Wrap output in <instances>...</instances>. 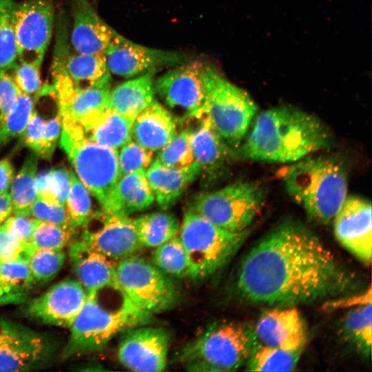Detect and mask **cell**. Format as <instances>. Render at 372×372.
Listing matches in <instances>:
<instances>
[{
  "mask_svg": "<svg viewBox=\"0 0 372 372\" xmlns=\"http://www.w3.org/2000/svg\"><path fill=\"white\" fill-rule=\"evenodd\" d=\"M200 174V167L196 162L188 168L176 169L154 159L145 170L155 202L165 211L178 202L188 186Z\"/></svg>",
  "mask_w": 372,
  "mask_h": 372,
  "instance_id": "26",
  "label": "cell"
},
{
  "mask_svg": "<svg viewBox=\"0 0 372 372\" xmlns=\"http://www.w3.org/2000/svg\"><path fill=\"white\" fill-rule=\"evenodd\" d=\"M152 314L136 307L116 281L87 293L73 321L63 359L97 351L118 333L145 325Z\"/></svg>",
  "mask_w": 372,
  "mask_h": 372,
  "instance_id": "3",
  "label": "cell"
},
{
  "mask_svg": "<svg viewBox=\"0 0 372 372\" xmlns=\"http://www.w3.org/2000/svg\"><path fill=\"white\" fill-rule=\"evenodd\" d=\"M155 202L145 171L121 176L101 209L130 216L149 209Z\"/></svg>",
  "mask_w": 372,
  "mask_h": 372,
  "instance_id": "27",
  "label": "cell"
},
{
  "mask_svg": "<svg viewBox=\"0 0 372 372\" xmlns=\"http://www.w3.org/2000/svg\"><path fill=\"white\" fill-rule=\"evenodd\" d=\"M154 153L134 140H130L118 149L120 175L136 171H145L152 164Z\"/></svg>",
  "mask_w": 372,
  "mask_h": 372,
  "instance_id": "43",
  "label": "cell"
},
{
  "mask_svg": "<svg viewBox=\"0 0 372 372\" xmlns=\"http://www.w3.org/2000/svg\"><path fill=\"white\" fill-rule=\"evenodd\" d=\"M13 207L10 194H0V225L2 224L12 214Z\"/></svg>",
  "mask_w": 372,
  "mask_h": 372,
  "instance_id": "53",
  "label": "cell"
},
{
  "mask_svg": "<svg viewBox=\"0 0 372 372\" xmlns=\"http://www.w3.org/2000/svg\"><path fill=\"white\" fill-rule=\"evenodd\" d=\"M193 119L196 125L190 128L194 161L200 166L201 174L211 178L218 177L236 159V150L223 141L203 111Z\"/></svg>",
  "mask_w": 372,
  "mask_h": 372,
  "instance_id": "22",
  "label": "cell"
},
{
  "mask_svg": "<svg viewBox=\"0 0 372 372\" xmlns=\"http://www.w3.org/2000/svg\"><path fill=\"white\" fill-rule=\"evenodd\" d=\"M70 187V171L52 169L37 177V197L52 204L65 205Z\"/></svg>",
  "mask_w": 372,
  "mask_h": 372,
  "instance_id": "39",
  "label": "cell"
},
{
  "mask_svg": "<svg viewBox=\"0 0 372 372\" xmlns=\"http://www.w3.org/2000/svg\"><path fill=\"white\" fill-rule=\"evenodd\" d=\"M111 74L132 79L165 68H172L185 61L183 54L149 48L121 36L105 52Z\"/></svg>",
  "mask_w": 372,
  "mask_h": 372,
  "instance_id": "17",
  "label": "cell"
},
{
  "mask_svg": "<svg viewBox=\"0 0 372 372\" xmlns=\"http://www.w3.org/2000/svg\"><path fill=\"white\" fill-rule=\"evenodd\" d=\"M70 43L79 53H103L122 36L97 13L90 0H70Z\"/></svg>",
  "mask_w": 372,
  "mask_h": 372,
  "instance_id": "20",
  "label": "cell"
},
{
  "mask_svg": "<svg viewBox=\"0 0 372 372\" xmlns=\"http://www.w3.org/2000/svg\"><path fill=\"white\" fill-rule=\"evenodd\" d=\"M44 121L45 120L34 110L23 134L20 136L23 145L38 156L41 149Z\"/></svg>",
  "mask_w": 372,
  "mask_h": 372,
  "instance_id": "50",
  "label": "cell"
},
{
  "mask_svg": "<svg viewBox=\"0 0 372 372\" xmlns=\"http://www.w3.org/2000/svg\"><path fill=\"white\" fill-rule=\"evenodd\" d=\"M82 227L81 239L114 261L134 255L143 247L130 216L101 209Z\"/></svg>",
  "mask_w": 372,
  "mask_h": 372,
  "instance_id": "13",
  "label": "cell"
},
{
  "mask_svg": "<svg viewBox=\"0 0 372 372\" xmlns=\"http://www.w3.org/2000/svg\"><path fill=\"white\" fill-rule=\"evenodd\" d=\"M154 159L165 166L176 169H185L192 166L195 161L191 144L190 126L178 131L157 152Z\"/></svg>",
  "mask_w": 372,
  "mask_h": 372,
  "instance_id": "36",
  "label": "cell"
},
{
  "mask_svg": "<svg viewBox=\"0 0 372 372\" xmlns=\"http://www.w3.org/2000/svg\"><path fill=\"white\" fill-rule=\"evenodd\" d=\"M348 170L333 155H308L289 164L283 173L285 189L312 220L333 222L348 191Z\"/></svg>",
  "mask_w": 372,
  "mask_h": 372,
  "instance_id": "4",
  "label": "cell"
},
{
  "mask_svg": "<svg viewBox=\"0 0 372 372\" xmlns=\"http://www.w3.org/2000/svg\"><path fill=\"white\" fill-rule=\"evenodd\" d=\"M371 302V287L360 295L351 296L337 300L329 301L324 307L328 309L355 307Z\"/></svg>",
  "mask_w": 372,
  "mask_h": 372,
  "instance_id": "51",
  "label": "cell"
},
{
  "mask_svg": "<svg viewBox=\"0 0 372 372\" xmlns=\"http://www.w3.org/2000/svg\"><path fill=\"white\" fill-rule=\"evenodd\" d=\"M202 111L223 141L236 150L249 132L258 106L245 91L209 64Z\"/></svg>",
  "mask_w": 372,
  "mask_h": 372,
  "instance_id": "6",
  "label": "cell"
},
{
  "mask_svg": "<svg viewBox=\"0 0 372 372\" xmlns=\"http://www.w3.org/2000/svg\"><path fill=\"white\" fill-rule=\"evenodd\" d=\"M50 85L61 123L82 127L107 108L111 82L78 87L65 74L52 71Z\"/></svg>",
  "mask_w": 372,
  "mask_h": 372,
  "instance_id": "14",
  "label": "cell"
},
{
  "mask_svg": "<svg viewBox=\"0 0 372 372\" xmlns=\"http://www.w3.org/2000/svg\"><path fill=\"white\" fill-rule=\"evenodd\" d=\"M171 278L136 254L116 263V282L136 307L152 314L169 310L178 302L179 289Z\"/></svg>",
  "mask_w": 372,
  "mask_h": 372,
  "instance_id": "10",
  "label": "cell"
},
{
  "mask_svg": "<svg viewBox=\"0 0 372 372\" xmlns=\"http://www.w3.org/2000/svg\"><path fill=\"white\" fill-rule=\"evenodd\" d=\"M143 247H156L178 234L180 223L172 214L155 211L133 218Z\"/></svg>",
  "mask_w": 372,
  "mask_h": 372,
  "instance_id": "30",
  "label": "cell"
},
{
  "mask_svg": "<svg viewBox=\"0 0 372 372\" xmlns=\"http://www.w3.org/2000/svg\"><path fill=\"white\" fill-rule=\"evenodd\" d=\"M39 65L28 63L18 62L12 76L14 83L22 93L38 95L41 90V80Z\"/></svg>",
  "mask_w": 372,
  "mask_h": 372,
  "instance_id": "44",
  "label": "cell"
},
{
  "mask_svg": "<svg viewBox=\"0 0 372 372\" xmlns=\"http://www.w3.org/2000/svg\"><path fill=\"white\" fill-rule=\"evenodd\" d=\"M0 280L10 291L24 298L36 282L24 259L0 261Z\"/></svg>",
  "mask_w": 372,
  "mask_h": 372,
  "instance_id": "42",
  "label": "cell"
},
{
  "mask_svg": "<svg viewBox=\"0 0 372 372\" xmlns=\"http://www.w3.org/2000/svg\"><path fill=\"white\" fill-rule=\"evenodd\" d=\"M208 65L200 60L184 62L154 79L156 96L178 122L191 121L201 114Z\"/></svg>",
  "mask_w": 372,
  "mask_h": 372,
  "instance_id": "11",
  "label": "cell"
},
{
  "mask_svg": "<svg viewBox=\"0 0 372 372\" xmlns=\"http://www.w3.org/2000/svg\"><path fill=\"white\" fill-rule=\"evenodd\" d=\"M258 344L254 331L245 325L216 322L182 349L179 360L202 361L216 371H234L247 363Z\"/></svg>",
  "mask_w": 372,
  "mask_h": 372,
  "instance_id": "9",
  "label": "cell"
},
{
  "mask_svg": "<svg viewBox=\"0 0 372 372\" xmlns=\"http://www.w3.org/2000/svg\"><path fill=\"white\" fill-rule=\"evenodd\" d=\"M23 300L24 298L10 291L0 280V304L19 303Z\"/></svg>",
  "mask_w": 372,
  "mask_h": 372,
  "instance_id": "54",
  "label": "cell"
},
{
  "mask_svg": "<svg viewBox=\"0 0 372 372\" xmlns=\"http://www.w3.org/2000/svg\"><path fill=\"white\" fill-rule=\"evenodd\" d=\"M68 254L77 280L87 293L115 281L116 263L82 239L69 244Z\"/></svg>",
  "mask_w": 372,
  "mask_h": 372,
  "instance_id": "24",
  "label": "cell"
},
{
  "mask_svg": "<svg viewBox=\"0 0 372 372\" xmlns=\"http://www.w3.org/2000/svg\"><path fill=\"white\" fill-rule=\"evenodd\" d=\"M260 344L286 349H304L306 327L298 310L279 307L265 311L254 331Z\"/></svg>",
  "mask_w": 372,
  "mask_h": 372,
  "instance_id": "21",
  "label": "cell"
},
{
  "mask_svg": "<svg viewBox=\"0 0 372 372\" xmlns=\"http://www.w3.org/2000/svg\"><path fill=\"white\" fill-rule=\"evenodd\" d=\"M21 92L8 72H0V122L14 105Z\"/></svg>",
  "mask_w": 372,
  "mask_h": 372,
  "instance_id": "49",
  "label": "cell"
},
{
  "mask_svg": "<svg viewBox=\"0 0 372 372\" xmlns=\"http://www.w3.org/2000/svg\"><path fill=\"white\" fill-rule=\"evenodd\" d=\"M54 15L50 0H25L17 3L14 28L18 62L41 66L51 41Z\"/></svg>",
  "mask_w": 372,
  "mask_h": 372,
  "instance_id": "12",
  "label": "cell"
},
{
  "mask_svg": "<svg viewBox=\"0 0 372 372\" xmlns=\"http://www.w3.org/2000/svg\"><path fill=\"white\" fill-rule=\"evenodd\" d=\"M178 121L156 99L134 120L132 139L157 153L178 132Z\"/></svg>",
  "mask_w": 372,
  "mask_h": 372,
  "instance_id": "25",
  "label": "cell"
},
{
  "mask_svg": "<svg viewBox=\"0 0 372 372\" xmlns=\"http://www.w3.org/2000/svg\"><path fill=\"white\" fill-rule=\"evenodd\" d=\"M61 36L56 46L52 71L63 72L78 87L111 82L105 54L71 53L64 31Z\"/></svg>",
  "mask_w": 372,
  "mask_h": 372,
  "instance_id": "23",
  "label": "cell"
},
{
  "mask_svg": "<svg viewBox=\"0 0 372 372\" xmlns=\"http://www.w3.org/2000/svg\"><path fill=\"white\" fill-rule=\"evenodd\" d=\"M28 215L39 220L72 228L65 205L48 203L38 197L30 207Z\"/></svg>",
  "mask_w": 372,
  "mask_h": 372,
  "instance_id": "45",
  "label": "cell"
},
{
  "mask_svg": "<svg viewBox=\"0 0 372 372\" xmlns=\"http://www.w3.org/2000/svg\"><path fill=\"white\" fill-rule=\"evenodd\" d=\"M124 333L117 357L125 367L139 372L165 370L170 340L166 329L142 325Z\"/></svg>",
  "mask_w": 372,
  "mask_h": 372,
  "instance_id": "16",
  "label": "cell"
},
{
  "mask_svg": "<svg viewBox=\"0 0 372 372\" xmlns=\"http://www.w3.org/2000/svg\"><path fill=\"white\" fill-rule=\"evenodd\" d=\"M153 264L170 277L189 276V265L185 250L178 235L155 247Z\"/></svg>",
  "mask_w": 372,
  "mask_h": 372,
  "instance_id": "35",
  "label": "cell"
},
{
  "mask_svg": "<svg viewBox=\"0 0 372 372\" xmlns=\"http://www.w3.org/2000/svg\"><path fill=\"white\" fill-rule=\"evenodd\" d=\"M134 120L107 107L81 129L92 141L118 150L132 140Z\"/></svg>",
  "mask_w": 372,
  "mask_h": 372,
  "instance_id": "29",
  "label": "cell"
},
{
  "mask_svg": "<svg viewBox=\"0 0 372 372\" xmlns=\"http://www.w3.org/2000/svg\"><path fill=\"white\" fill-rule=\"evenodd\" d=\"M248 229L225 230L189 209L178 234L188 260V278L201 280L216 273L242 245Z\"/></svg>",
  "mask_w": 372,
  "mask_h": 372,
  "instance_id": "5",
  "label": "cell"
},
{
  "mask_svg": "<svg viewBox=\"0 0 372 372\" xmlns=\"http://www.w3.org/2000/svg\"><path fill=\"white\" fill-rule=\"evenodd\" d=\"M39 220L27 215L10 216L3 223L4 228L25 245H30Z\"/></svg>",
  "mask_w": 372,
  "mask_h": 372,
  "instance_id": "47",
  "label": "cell"
},
{
  "mask_svg": "<svg viewBox=\"0 0 372 372\" xmlns=\"http://www.w3.org/2000/svg\"><path fill=\"white\" fill-rule=\"evenodd\" d=\"M70 187L65 202L71 227L75 229L82 227L92 214L90 193L76 175L70 171Z\"/></svg>",
  "mask_w": 372,
  "mask_h": 372,
  "instance_id": "38",
  "label": "cell"
},
{
  "mask_svg": "<svg viewBox=\"0 0 372 372\" xmlns=\"http://www.w3.org/2000/svg\"><path fill=\"white\" fill-rule=\"evenodd\" d=\"M76 229L39 220L30 242L35 249L62 250L71 242Z\"/></svg>",
  "mask_w": 372,
  "mask_h": 372,
  "instance_id": "40",
  "label": "cell"
},
{
  "mask_svg": "<svg viewBox=\"0 0 372 372\" xmlns=\"http://www.w3.org/2000/svg\"><path fill=\"white\" fill-rule=\"evenodd\" d=\"M87 292L75 279L63 280L27 306V314L45 324L70 327L83 307Z\"/></svg>",
  "mask_w": 372,
  "mask_h": 372,
  "instance_id": "19",
  "label": "cell"
},
{
  "mask_svg": "<svg viewBox=\"0 0 372 372\" xmlns=\"http://www.w3.org/2000/svg\"><path fill=\"white\" fill-rule=\"evenodd\" d=\"M14 0H0V72L13 70L18 63L14 28Z\"/></svg>",
  "mask_w": 372,
  "mask_h": 372,
  "instance_id": "33",
  "label": "cell"
},
{
  "mask_svg": "<svg viewBox=\"0 0 372 372\" xmlns=\"http://www.w3.org/2000/svg\"><path fill=\"white\" fill-rule=\"evenodd\" d=\"M60 145L75 174L103 207L120 178L118 150L86 138L77 125L62 123Z\"/></svg>",
  "mask_w": 372,
  "mask_h": 372,
  "instance_id": "7",
  "label": "cell"
},
{
  "mask_svg": "<svg viewBox=\"0 0 372 372\" xmlns=\"http://www.w3.org/2000/svg\"><path fill=\"white\" fill-rule=\"evenodd\" d=\"M14 179V168L8 159L0 160V194L8 192Z\"/></svg>",
  "mask_w": 372,
  "mask_h": 372,
  "instance_id": "52",
  "label": "cell"
},
{
  "mask_svg": "<svg viewBox=\"0 0 372 372\" xmlns=\"http://www.w3.org/2000/svg\"><path fill=\"white\" fill-rule=\"evenodd\" d=\"M254 119L236 150V159L291 164L333 143V136L320 118L295 107H272Z\"/></svg>",
  "mask_w": 372,
  "mask_h": 372,
  "instance_id": "2",
  "label": "cell"
},
{
  "mask_svg": "<svg viewBox=\"0 0 372 372\" xmlns=\"http://www.w3.org/2000/svg\"><path fill=\"white\" fill-rule=\"evenodd\" d=\"M303 349H286L258 344L246 366L250 371H291L296 368Z\"/></svg>",
  "mask_w": 372,
  "mask_h": 372,
  "instance_id": "32",
  "label": "cell"
},
{
  "mask_svg": "<svg viewBox=\"0 0 372 372\" xmlns=\"http://www.w3.org/2000/svg\"><path fill=\"white\" fill-rule=\"evenodd\" d=\"M34 101L31 95L21 93L14 105L0 122V149L23 134L33 112Z\"/></svg>",
  "mask_w": 372,
  "mask_h": 372,
  "instance_id": "37",
  "label": "cell"
},
{
  "mask_svg": "<svg viewBox=\"0 0 372 372\" xmlns=\"http://www.w3.org/2000/svg\"><path fill=\"white\" fill-rule=\"evenodd\" d=\"M93 1H96V0H92Z\"/></svg>",
  "mask_w": 372,
  "mask_h": 372,
  "instance_id": "55",
  "label": "cell"
},
{
  "mask_svg": "<svg viewBox=\"0 0 372 372\" xmlns=\"http://www.w3.org/2000/svg\"><path fill=\"white\" fill-rule=\"evenodd\" d=\"M65 258L63 250H34L28 263L35 281L45 282L53 279L62 268Z\"/></svg>",
  "mask_w": 372,
  "mask_h": 372,
  "instance_id": "41",
  "label": "cell"
},
{
  "mask_svg": "<svg viewBox=\"0 0 372 372\" xmlns=\"http://www.w3.org/2000/svg\"><path fill=\"white\" fill-rule=\"evenodd\" d=\"M151 72L110 88L107 107L134 119L156 99L154 74Z\"/></svg>",
  "mask_w": 372,
  "mask_h": 372,
  "instance_id": "28",
  "label": "cell"
},
{
  "mask_svg": "<svg viewBox=\"0 0 372 372\" xmlns=\"http://www.w3.org/2000/svg\"><path fill=\"white\" fill-rule=\"evenodd\" d=\"M353 280L313 231L287 220L271 229L243 258L234 289L251 303L292 307L344 293Z\"/></svg>",
  "mask_w": 372,
  "mask_h": 372,
  "instance_id": "1",
  "label": "cell"
},
{
  "mask_svg": "<svg viewBox=\"0 0 372 372\" xmlns=\"http://www.w3.org/2000/svg\"><path fill=\"white\" fill-rule=\"evenodd\" d=\"M33 251L30 245H25L10 234L0 225V261L28 259Z\"/></svg>",
  "mask_w": 372,
  "mask_h": 372,
  "instance_id": "46",
  "label": "cell"
},
{
  "mask_svg": "<svg viewBox=\"0 0 372 372\" xmlns=\"http://www.w3.org/2000/svg\"><path fill=\"white\" fill-rule=\"evenodd\" d=\"M265 198L262 185L238 180L216 190L200 193L189 209L225 230L240 232L249 229L262 209Z\"/></svg>",
  "mask_w": 372,
  "mask_h": 372,
  "instance_id": "8",
  "label": "cell"
},
{
  "mask_svg": "<svg viewBox=\"0 0 372 372\" xmlns=\"http://www.w3.org/2000/svg\"><path fill=\"white\" fill-rule=\"evenodd\" d=\"M371 302L351 309L345 316L343 328L347 336L365 355H369L372 340Z\"/></svg>",
  "mask_w": 372,
  "mask_h": 372,
  "instance_id": "34",
  "label": "cell"
},
{
  "mask_svg": "<svg viewBox=\"0 0 372 372\" xmlns=\"http://www.w3.org/2000/svg\"><path fill=\"white\" fill-rule=\"evenodd\" d=\"M39 157L36 153L31 152L10 185L9 194L15 215L29 216V210L37 198V170Z\"/></svg>",
  "mask_w": 372,
  "mask_h": 372,
  "instance_id": "31",
  "label": "cell"
},
{
  "mask_svg": "<svg viewBox=\"0 0 372 372\" xmlns=\"http://www.w3.org/2000/svg\"><path fill=\"white\" fill-rule=\"evenodd\" d=\"M61 130L62 123L59 114L44 121L39 156L45 160L51 159L61 136Z\"/></svg>",
  "mask_w": 372,
  "mask_h": 372,
  "instance_id": "48",
  "label": "cell"
},
{
  "mask_svg": "<svg viewBox=\"0 0 372 372\" xmlns=\"http://www.w3.org/2000/svg\"><path fill=\"white\" fill-rule=\"evenodd\" d=\"M52 348L41 334L15 322L0 320V371H27L41 366Z\"/></svg>",
  "mask_w": 372,
  "mask_h": 372,
  "instance_id": "15",
  "label": "cell"
},
{
  "mask_svg": "<svg viewBox=\"0 0 372 372\" xmlns=\"http://www.w3.org/2000/svg\"><path fill=\"white\" fill-rule=\"evenodd\" d=\"M337 240L366 264L372 254L371 203L355 196H347L333 222Z\"/></svg>",
  "mask_w": 372,
  "mask_h": 372,
  "instance_id": "18",
  "label": "cell"
}]
</instances>
